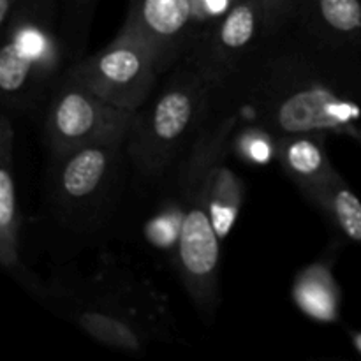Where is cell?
<instances>
[{"mask_svg":"<svg viewBox=\"0 0 361 361\" xmlns=\"http://www.w3.org/2000/svg\"><path fill=\"white\" fill-rule=\"evenodd\" d=\"M97 6L99 0H59V32L67 67L87 56L85 51Z\"/></svg>","mask_w":361,"mask_h":361,"instance_id":"cell-16","label":"cell"},{"mask_svg":"<svg viewBox=\"0 0 361 361\" xmlns=\"http://www.w3.org/2000/svg\"><path fill=\"white\" fill-rule=\"evenodd\" d=\"M214 97L277 143L293 134L361 129V53L326 48L284 23L261 39Z\"/></svg>","mask_w":361,"mask_h":361,"instance_id":"cell-1","label":"cell"},{"mask_svg":"<svg viewBox=\"0 0 361 361\" xmlns=\"http://www.w3.org/2000/svg\"><path fill=\"white\" fill-rule=\"evenodd\" d=\"M214 102V87L185 62L166 74L134 116L126 141L129 169L137 185L168 183Z\"/></svg>","mask_w":361,"mask_h":361,"instance_id":"cell-4","label":"cell"},{"mask_svg":"<svg viewBox=\"0 0 361 361\" xmlns=\"http://www.w3.org/2000/svg\"><path fill=\"white\" fill-rule=\"evenodd\" d=\"M21 215L14 175V127L11 115L0 116V263L30 295L39 296L42 282L21 263Z\"/></svg>","mask_w":361,"mask_h":361,"instance_id":"cell-11","label":"cell"},{"mask_svg":"<svg viewBox=\"0 0 361 361\" xmlns=\"http://www.w3.org/2000/svg\"><path fill=\"white\" fill-rule=\"evenodd\" d=\"M295 300L300 309L314 319H337L341 293L330 268L323 263L307 268L295 282Z\"/></svg>","mask_w":361,"mask_h":361,"instance_id":"cell-14","label":"cell"},{"mask_svg":"<svg viewBox=\"0 0 361 361\" xmlns=\"http://www.w3.org/2000/svg\"><path fill=\"white\" fill-rule=\"evenodd\" d=\"M20 0H0V28L9 21L13 13L16 11Z\"/></svg>","mask_w":361,"mask_h":361,"instance_id":"cell-19","label":"cell"},{"mask_svg":"<svg viewBox=\"0 0 361 361\" xmlns=\"http://www.w3.org/2000/svg\"><path fill=\"white\" fill-rule=\"evenodd\" d=\"M0 92L9 115L44 108L67 69L59 32V0H20L2 27Z\"/></svg>","mask_w":361,"mask_h":361,"instance_id":"cell-6","label":"cell"},{"mask_svg":"<svg viewBox=\"0 0 361 361\" xmlns=\"http://www.w3.org/2000/svg\"><path fill=\"white\" fill-rule=\"evenodd\" d=\"M310 203L323 212L342 236L361 243V201L341 175L324 185Z\"/></svg>","mask_w":361,"mask_h":361,"instance_id":"cell-15","label":"cell"},{"mask_svg":"<svg viewBox=\"0 0 361 361\" xmlns=\"http://www.w3.org/2000/svg\"><path fill=\"white\" fill-rule=\"evenodd\" d=\"M66 74L99 97L133 111L148 101L162 78L150 48L126 28L101 51L71 63Z\"/></svg>","mask_w":361,"mask_h":361,"instance_id":"cell-8","label":"cell"},{"mask_svg":"<svg viewBox=\"0 0 361 361\" xmlns=\"http://www.w3.org/2000/svg\"><path fill=\"white\" fill-rule=\"evenodd\" d=\"M267 34L261 0H229L207 21L183 62L221 88Z\"/></svg>","mask_w":361,"mask_h":361,"instance_id":"cell-9","label":"cell"},{"mask_svg":"<svg viewBox=\"0 0 361 361\" xmlns=\"http://www.w3.org/2000/svg\"><path fill=\"white\" fill-rule=\"evenodd\" d=\"M238 126V115L214 97L203 129L168 182L176 207V270L194 307L207 321L214 319L221 298L222 238L212 210L214 182Z\"/></svg>","mask_w":361,"mask_h":361,"instance_id":"cell-3","label":"cell"},{"mask_svg":"<svg viewBox=\"0 0 361 361\" xmlns=\"http://www.w3.org/2000/svg\"><path fill=\"white\" fill-rule=\"evenodd\" d=\"M351 342L355 345L356 351L361 355V330L360 331H351Z\"/></svg>","mask_w":361,"mask_h":361,"instance_id":"cell-20","label":"cell"},{"mask_svg":"<svg viewBox=\"0 0 361 361\" xmlns=\"http://www.w3.org/2000/svg\"><path fill=\"white\" fill-rule=\"evenodd\" d=\"M328 134H293L274 143L275 157L300 192L312 200L338 175L326 154Z\"/></svg>","mask_w":361,"mask_h":361,"instance_id":"cell-13","label":"cell"},{"mask_svg":"<svg viewBox=\"0 0 361 361\" xmlns=\"http://www.w3.org/2000/svg\"><path fill=\"white\" fill-rule=\"evenodd\" d=\"M261 6H263L267 34H271L286 23L291 13L293 0H261Z\"/></svg>","mask_w":361,"mask_h":361,"instance_id":"cell-18","label":"cell"},{"mask_svg":"<svg viewBox=\"0 0 361 361\" xmlns=\"http://www.w3.org/2000/svg\"><path fill=\"white\" fill-rule=\"evenodd\" d=\"M37 300L99 344L118 351L143 353L154 342H169L175 334L166 296L113 257L85 274L60 268L42 282Z\"/></svg>","mask_w":361,"mask_h":361,"instance_id":"cell-2","label":"cell"},{"mask_svg":"<svg viewBox=\"0 0 361 361\" xmlns=\"http://www.w3.org/2000/svg\"><path fill=\"white\" fill-rule=\"evenodd\" d=\"M226 161L217 169L214 182V201H212V210H214L215 226H217L219 236L222 240L228 236L229 229L235 224V219L238 215L240 204H242V182L238 176L226 168Z\"/></svg>","mask_w":361,"mask_h":361,"instance_id":"cell-17","label":"cell"},{"mask_svg":"<svg viewBox=\"0 0 361 361\" xmlns=\"http://www.w3.org/2000/svg\"><path fill=\"white\" fill-rule=\"evenodd\" d=\"M286 23L316 44L361 53V0H293Z\"/></svg>","mask_w":361,"mask_h":361,"instance_id":"cell-12","label":"cell"},{"mask_svg":"<svg viewBox=\"0 0 361 361\" xmlns=\"http://www.w3.org/2000/svg\"><path fill=\"white\" fill-rule=\"evenodd\" d=\"M356 143H360L361 145V129H360V133H358V137H356Z\"/></svg>","mask_w":361,"mask_h":361,"instance_id":"cell-21","label":"cell"},{"mask_svg":"<svg viewBox=\"0 0 361 361\" xmlns=\"http://www.w3.org/2000/svg\"><path fill=\"white\" fill-rule=\"evenodd\" d=\"M214 14L207 0H130L122 28L150 48L159 71L166 74L183 62Z\"/></svg>","mask_w":361,"mask_h":361,"instance_id":"cell-10","label":"cell"},{"mask_svg":"<svg viewBox=\"0 0 361 361\" xmlns=\"http://www.w3.org/2000/svg\"><path fill=\"white\" fill-rule=\"evenodd\" d=\"M129 168L126 141H109L49 155L44 208L56 228L87 238L111 219Z\"/></svg>","mask_w":361,"mask_h":361,"instance_id":"cell-5","label":"cell"},{"mask_svg":"<svg viewBox=\"0 0 361 361\" xmlns=\"http://www.w3.org/2000/svg\"><path fill=\"white\" fill-rule=\"evenodd\" d=\"M136 111L111 104L66 73L44 106L42 137L49 155L109 141H127Z\"/></svg>","mask_w":361,"mask_h":361,"instance_id":"cell-7","label":"cell"}]
</instances>
